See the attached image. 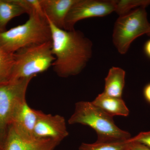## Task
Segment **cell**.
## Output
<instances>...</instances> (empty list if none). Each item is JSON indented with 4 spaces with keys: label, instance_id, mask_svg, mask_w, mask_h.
<instances>
[{
    "label": "cell",
    "instance_id": "1",
    "mask_svg": "<svg viewBox=\"0 0 150 150\" xmlns=\"http://www.w3.org/2000/svg\"><path fill=\"white\" fill-rule=\"evenodd\" d=\"M47 20L51 30L52 53L55 58L52 65L54 71L62 78L79 74L91 59V40L80 30L61 29Z\"/></svg>",
    "mask_w": 150,
    "mask_h": 150
},
{
    "label": "cell",
    "instance_id": "2",
    "mask_svg": "<svg viewBox=\"0 0 150 150\" xmlns=\"http://www.w3.org/2000/svg\"><path fill=\"white\" fill-rule=\"evenodd\" d=\"M68 123L80 124L91 127L96 132L97 142H124L131 138L129 132L115 125L113 117L108 115L92 102L76 103L74 111Z\"/></svg>",
    "mask_w": 150,
    "mask_h": 150
},
{
    "label": "cell",
    "instance_id": "3",
    "mask_svg": "<svg viewBox=\"0 0 150 150\" xmlns=\"http://www.w3.org/2000/svg\"><path fill=\"white\" fill-rule=\"evenodd\" d=\"M25 23L0 32V46L10 54L21 48L51 40V30L45 16L37 13L28 15Z\"/></svg>",
    "mask_w": 150,
    "mask_h": 150
},
{
    "label": "cell",
    "instance_id": "4",
    "mask_svg": "<svg viewBox=\"0 0 150 150\" xmlns=\"http://www.w3.org/2000/svg\"><path fill=\"white\" fill-rule=\"evenodd\" d=\"M13 58L11 80L33 79L48 70L55 60L51 40L21 48L14 53Z\"/></svg>",
    "mask_w": 150,
    "mask_h": 150
},
{
    "label": "cell",
    "instance_id": "5",
    "mask_svg": "<svg viewBox=\"0 0 150 150\" xmlns=\"http://www.w3.org/2000/svg\"><path fill=\"white\" fill-rule=\"evenodd\" d=\"M150 23L145 7H139L119 16L114 24L112 42L118 52L126 54L131 43L149 32Z\"/></svg>",
    "mask_w": 150,
    "mask_h": 150
},
{
    "label": "cell",
    "instance_id": "6",
    "mask_svg": "<svg viewBox=\"0 0 150 150\" xmlns=\"http://www.w3.org/2000/svg\"><path fill=\"white\" fill-rule=\"evenodd\" d=\"M32 78L18 79L0 84V146L4 142L17 109L26 100L28 87Z\"/></svg>",
    "mask_w": 150,
    "mask_h": 150
},
{
    "label": "cell",
    "instance_id": "7",
    "mask_svg": "<svg viewBox=\"0 0 150 150\" xmlns=\"http://www.w3.org/2000/svg\"><path fill=\"white\" fill-rule=\"evenodd\" d=\"M115 11V0H77L67 14L64 29L74 30L80 21L106 16Z\"/></svg>",
    "mask_w": 150,
    "mask_h": 150
},
{
    "label": "cell",
    "instance_id": "8",
    "mask_svg": "<svg viewBox=\"0 0 150 150\" xmlns=\"http://www.w3.org/2000/svg\"><path fill=\"white\" fill-rule=\"evenodd\" d=\"M69 135L64 117L41 112L33 132L34 138L52 139L61 142Z\"/></svg>",
    "mask_w": 150,
    "mask_h": 150
},
{
    "label": "cell",
    "instance_id": "9",
    "mask_svg": "<svg viewBox=\"0 0 150 150\" xmlns=\"http://www.w3.org/2000/svg\"><path fill=\"white\" fill-rule=\"evenodd\" d=\"M60 143L50 139L23 138L10 126L2 145L1 150H54Z\"/></svg>",
    "mask_w": 150,
    "mask_h": 150
},
{
    "label": "cell",
    "instance_id": "10",
    "mask_svg": "<svg viewBox=\"0 0 150 150\" xmlns=\"http://www.w3.org/2000/svg\"><path fill=\"white\" fill-rule=\"evenodd\" d=\"M41 112L30 107L25 100L15 112L10 126L23 138L33 139L34 129Z\"/></svg>",
    "mask_w": 150,
    "mask_h": 150
},
{
    "label": "cell",
    "instance_id": "11",
    "mask_svg": "<svg viewBox=\"0 0 150 150\" xmlns=\"http://www.w3.org/2000/svg\"><path fill=\"white\" fill-rule=\"evenodd\" d=\"M77 0H40L46 18L54 25L64 29L68 13Z\"/></svg>",
    "mask_w": 150,
    "mask_h": 150
},
{
    "label": "cell",
    "instance_id": "12",
    "mask_svg": "<svg viewBox=\"0 0 150 150\" xmlns=\"http://www.w3.org/2000/svg\"><path fill=\"white\" fill-rule=\"evenodd\" d=\"M92 102L111 117H127L129 115V108L122 98L108 96L102 93L98 95Z\"/></svg>",
    "mask_w": 150,
    "mask_h": 150
},
{
    "label": "cell",
    "instance_id": "13",
    "mask_svg": "<svg viewBox=\"0 0 150 150\" xmlns=\"http://www.w3.org/2000/svg\"><path fill=\"white\" fill-rule=\"evenodd\" d=\"M125 71L121 68L112 67L105 79L103 93L108 96L122 98L125 83Z\"/></svg>",
    "mask_w": 150,
    "mask_h": 150
},
{
    "label": "cell",
    "instance_id": "14",
    "mask_svg": "<svg viewBox=\"0 0 150 150\" xmlns=\"http://www.w3.org/2000/svg\"><path fill=\"white\" fill-rule=\"evenodd\" d=\"M25 13L24 9L15 0H0V32L6 30L12 19Z\"/></svg>",
    "mask_w": 150,
    "mask_h": 150
},
{
    "label": "cell",
    "instance_id": "15",
    "mask_svg": "<svg viewBox=\"0 0 150 150\" xmlns=\"http://www.w3.org/2000/svg\"><path fill=\"white\" fill-rule=\"evenodd\" d=\"M13 63V54L8 53L0 46V84L11 80Z\"/></svg>",
    "mask_w": 150,
    "mask_h": 150
},
{
    "label": "cell",
    "instance_id": "16",
    "mask_svg": "<svg viewBox=\"0 0 150 150\" xmlns=\"http://www.w3.org/2000/svg\"><path fill=\"white\" fill-rule=\"evenodd\" d=\"M131 139L124 142L83 143L80 146L79 150H126L131 144Z\"/></svg>",
    "mask_w": 150,
    "mask_h": 150
},
{
    "label": "cell",
    "instance_id": "17",
    "mask_svg": "<svg viewBox=\"0 0 150 150\" xmlns=\"http://www.w3.org/2000/svg\"><path fill=\"white\" fill-rule=\"evenodd\" d=\"M115 11L119 16L131 11L132 8L146 7L150 0H115Z\"/></svg>",
    "mask_w": 150,
    "mask_h": 150
},
{
    "label": "cell",
    "instance_id": "18",
    "mask_svg": "<svg viewBox=\"0 0 150 150\" xmlns=\"http://www.w3.org/2000/svg\"><path fill=\"white\" fill-rule=\"evenodd\" d=\"M15 1L24 9L28 14L29 15L32 13H37L45 16L41 6L40 0H15Z\"/></svg>",
    "mask_w": 150,
    "mask_h": 150
},
{
    "label": "cell",
    "instance_id": "19",
    "mask_svg": "<svg viewBox=\"0 0 150 150\" xmlns=\"http://www.w3.org/2000/svg\"><path fill=\"white\" fill-rule=\"evenodd\" d=\"M131 140L132 142L140 143L150 149V131L141 132L136 137H131Z\"/></svg>",
    "mask_w": 150,
    "mask_h": 150
},
{
    "label": "cell",
    "instance_id": "20",
    "mask_svg": "<svg viewBox=\"0 0 150 150\" xmlns=\"http://www.w3.org/2000/svg\"><path fill=\"white\" fill-rule=\"evenodd\" d=\"M129 150H150V149L140 143L131 141Z\"/></svg>",
    "mask_w": 150,
    "mask_h": 150
},
{
    "label": "cell",
    "instance_id": "21",
    "mask_svg": "<svg viewBox=\"0 0 150 150\" xmlns=\"http://www.w3.org/2000/svg\"><path fill=\"white\" fill-rule=\"evenodd\" d=\"M143 94L145 99L150 104V83L144 88Z\"/></svg>",
    "mask_w": 150,
    "mask_h": 150
},
{
    "label": "cell",
    "instance_id": "22",
    "mask_svg": "<svg viewBox=\"0 0 150 150\" xmlns=\"http://www.w3.org/2000/svg\"><path fill=\"white\" fill-rule=\"evenodd\" d=\"M144 51L146 56L150 58V39L145 43L144 46Z\"/></svg>",
    "mask_w": 150,
    "mask_h": 150
},
{
    "label": "cell",
    "instance_id": "23",
    "mask_svg": "<svg viewBox=\"0 0 150 150\" xmlns=\"http://www.w3.org/2000/svg\"><path fill=\"white\" fill-rule=\"evenodd\" d=\"M147 35L148 36H150V27L149 30V32H148V33H147Z\"/></svg>",
    "mask_w": 150,
    "mask_h": 150
},
{
    "label": "cell",
    "instance_id": "24",
    "mask_svg": "<svg viewBox=\"0 0 150 150\" xmlns=\"http://www.w3.org/2000/svg\"><path fill=\"white\" fill-rule=\"evenodd\" d=\"M129 147H128V149H126V150H129Z\"/></svg>",
    "mask_w": 150,
    "mask_h": 150
},
{
    "label": "cell",
    "instance_id": "25",
    "mask_svg": "<svg viewBox=\"0 0 150 150\" xmlns=\"http://www.w3.org/2000/svg\"><path fill=\"white\" fill-rule=\"evenodd\" d=\"M0 150H1V146H0Z\"/></svg>",
    "mask_w": 150,
    "mask_h": 150
}]
</instances>
